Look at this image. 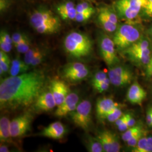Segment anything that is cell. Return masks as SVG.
Here are the masks:
<instances>
[{"instance_id": "37", "label": "cell", "mask_w": 152, "mask_h": 152, "mask_svg": "<svg viewBox=\"0 0 152 152\" xmlns=\"http://www.w3.org/2000/svg\"><path fill=\"white\" fill-rule=\"evenodd\" d=\"M45 56H46L45 51L43 50H42L38 53V55L34 58V59L33 60L31 66H36L39 64H40L42 62V61L44 60Z\"/></svg>"}, {"instance_id": "41", "label": "cell", "mask_w": 152, "mask_h": 152, "mask_svg": "<svg viewBox=\"0 0 152 152\" xmlns=\"http://www.w3.org/2000/svg\"><path fill=\"white\" fill-rule=\"evenodd\" d=\"M145 74L148 77L152 76V55L149 63L145 67Z\"/></svg>"}, {"instance_id": "8", "label": "cell", "mask_w": 152, "mask_h": 152, "mask_svg": "<svg viewBox=\"0 0 152 152\" xmlns=\"http://www.w3.org/2000/svg\"><path fill=\"white\" fill-rule=\"evenodd\" d=\"M97 23L104 32L114 33L119 26V17L113 6H101L98 10Z\"/></svg>"}, {"instance_id": "11", "label": "cell", "mask_w": 152, "mask_h": 152, "mask_svg": "<svg viewBox=\"0 0 152 152\" xmlns=\"http://www.w3.org/2000/svg\"><path fill=\"white\" fill-rule=\"evenodd\" d=\"M110 83L116 87H122L130 85L134 80V73L130 69L124 65H114L108 73Z\"/></svg>"}, {"instance_id": "34", "label": "cell", "mask_w": 152, "mask_h": 152, "mask_svg": "<svg viewBox=\"0 0 152 152\" xmlns=\"http://www.w3.org/2000/svg\"><path fill=\"white\" fill-rule=\"evenodd\" d=\"M147 144V137L144 136L142 137L137 144L132 148L131 152H146Z\"/></svg>"}, {"instance_id": "24", "label": "cell", "mask_w": 152, "mask_h": 152, "mask_svg": "<svg viewBox=\"0 0 152 152\" xmlns=\"http://www.w3.org/2000/svg\"><path fill=\"white\" fill-rule=\"evenodd\" d=\"M85 144L87 151L90 152H102L104 151L103 147L96 137L88 135L86 136Z\"/></svg>"}, {"instance_id": "29", "label": "cell", "mask_w": 152, "mask_h": 152, "mask_svg": "<svg viewBox=\"0 0 152 152\" xmlns=\"http://www.w3.org/2000/svg\"><path fill=\"white\" fill-rule=\"evenodd\" d=\"M107 77H108V76H107V74L105 72L103 71L96 72L92 77L91 81L92 87L96 86L97 85L104 81Z\"/></svg>"}, {"instance_id": "25", "label": "cell", "mask_w": 152, "mask_h": 152, "mask_svg": "<svg viewBox=\"0 0 152 152\" xmlns=\"http://www.w3.org/2000/svg\"><path fill=\"white\" fill-rule=\"evenodd\" d=\"M11 62L7 53L1 50L0 51V75H4L8 72L11 66Z\"/></svg>"}, {"instance_id": "4", "label": "cell", "mask_w": 152, "mask_h": 152, "mask_svg": "<svg viewBox=\"0 0 152 152\" xmlns=\"http://www.w3.org/2000/svg\"><path fill=\"white\" fill-rule=\"evenodd\" d=\"M145 0H117L113 5L119 19L124 23L140 24Z\"/></svg>"}, {"instance_id": "20", "label": "cell", "mask_w": 152, "mask_h": 152, "mask_svg": "<svg viewBox=\"0 0 152 152\" xmlns=\"http://www.w3.org/2000/svg\"><path fill=\"white\" fill-rule=\"evenodd\" d=\"M147 96L146 91L138 82H135L129 87L126 98L130 103L141 105Z\"/></svg>"}, {"instance_id": "40", "label": "cell", "mask_w": 152, "mask_h": 152, "mask_svg": "<svg viewBox=\"0 0 152 152\" xmlns=\"http://www.w3.org/2000/svg\"><path fill=\"white\" fill-rule=\"evenodd\" d=\"M146 121L147 125L152 126V107L148 109L146 114Z\"/></svg>"}, {"instance_id": "39", "label": "cell", "mask_w": 152, "mask_h": 152, "mask_svg": "<svg viewBox=\"0 0 152 152\" xmlns=\"http://www.w3.org/2000/svg\"><path fill=\"white\" fill-rule=\"evenodd\" d=\"M11 5V0H0V12L2 14L7 11Z\"/></svg>"}, {"instance_id": "15", "label": "cell", "mask_w": 152, "mask_h": 152, "mask_svg": "<svg viewBox=\"0 0 152 152\" xmlns=\"http://www.w3.org/2000/svg\"><path fill=\"white\" fill-rule=\"evenodd\" d=\"M33 104L34 110L37 112H49L56 106L53 95L50 89L42 92Z\"/></svg>"}, {"instance_id": "13", "label": "cell", "mask_w": 152, "mask_h": 152, "mask_svg": "<svg viewBox=\"0 0 152 152\" xmlns=\"http://www.w3.org/2000/svg\"><path fill=\"white\" fill-rule=\"evenodd\" d=\"M95 137L102 144L104 152H120L121 144L118 137L112 131L108 130L101 131Z\"/></svg>"}, {"instance_id": "27", "label": "cell", "mask_w": 152, "mask_h": 152, "mask_svg": "<svg viewBox=\"0 0 152 152\" xmlns=\"http://www.w3.org/2000/svg\"><path fill=\"white\" fill-rule=\"evenodd\" d=\"M42 50V49H40L39 48L36 47V46L31 48L26 53L24 54L25 55H24V61L26 62V64H27L28 65L31 66L33 60Z\"/></svg>"}, {"instance_id": "46", "label": "cell", "mask_w": 152, "mask_h": 152, "mask_svg": "<svg viewBox=\"0 0 152 152\" xmlns=\"http://www.w3.org/2000/svg\"></svg>"}, {"instance_id": "1", "label": "cell", "mask_w": 152, "mask_h": 152, "mask_svg": "<svg viewBox=\"0 0 152 152\" xmlns=\"http://www.w3.org/2000/svg\"><path fill=\"white\" fill-rule=\"evenodd\" d=\"M45 83L46 77L40 71L27 72L2 80L1 109L13 110L29 107L44 91Z\"/></svg>"}, {"instance_id": "12", "label": "cell", "mask_w": 152, "mask_h": 152, "mask_svg": "<svg viewBox=\"0 0 152 152\" xmlns=\"http://www.w3.org/2000/svg\"><path fill=\"white\" fill-rule=\"evenodd\" d=\"M33 117L29 112H26L14 118L10 122V132L12 137L24 136L31 129Z\"/></svg>"}, {"instance_id": "35", "label": "cell", "mask_w": 152, "mask_h": 152, "mask_svg": "<svg viewBox=\"0 0 152 152\" xmlns=\"http://www.w3.org/2000/svg\"><path fill=\"white\" fill-rule=\"evenodd\" d=\"M110 83H111L109 77H107L104 81L102 82L101 83H100L99 84H98L96 86L93 88L98 92L102 93L107 91L108 89Z\"/></svg>"}, {"instance_id": "28", "label": "cell", "mask_w": 152, "mask_h": 152, "mask_svg": "<svg viewBox=\"0 0 152 152\" xmlns=\"http://www.w3.org/2000/svg\"><path fill=\"white\" fill-rule=\"evenodd\" d=\"M31 42L28 37L24 39L20 42L15 46L18 53L21 54H25L32 48Z\"/></svg>"}, {"instance_id": "17", "label": "cell", "mask_w": 152, "mask_h": 152, "mask_svg": "<svg viewBox=\"0 0 152 152\" xmlns=\"http://www.w3.org/2000/svg\"><path fill=\"white\" fill-rule=\"evenodd\" d=\"M58 16L65 21L75 20L77 14L76 5L71 0L62 1L55 7Z\"/></svg>"}, {"instance_id": "30", "label": "cell", "mask_w": 152, "mask_h": 152, "mask_svg": "<svg viewBox=\"0 0 152 152\" xmlns=\"http://www.w3.org/2000/svg\"><path fill=\"white\" fill-rule=\"evenodd\" d=\"M77 12L85 11H95V9L92 5L86 1H82L76 5Z\"/></svg>"}, {"instance_id": "23", "label": "cell", "mask_w": 152, "mask_h": 152, "mask_svg": "<svg viewBox=\"0 0 152 152\" xmlns=\"http://www.w3.org/2000/svg\"><path fill=\"white\" fill-rule=\"evenodd\" d=\"M13 41L12 37L6 30H1L0 32V48L1 50L6 53L10 52L12 46Z\"/></svg>"}, {"instance_id": "19", "label": "cell", "mask_w": 152, "mask_h": 152, "mask_svg": "<svg viewBox=\"0 0 152 152\" xmlns=\"http://www.w3.org/2000/svg\"><path fill=\"white\" fill-rule=\"evenodd\" d=\"M118 105L112 98L104 97L99 99L96 104V113L98 119L101 121L106 120L108 114Z\"/></svg>"}, {"instance_id": "5", "label": "cell", "mask_w": 152, "mask_h": 152, "mask_svg": "<svg viewBox=\"0 0 152 152\" xmlns=\"http://www.w3.org/2000/svg\"><path fill=\"white\" fill-rule=\"evenodd\" d=\"M121 53L134 64L146 67L152 57V41L148 36H144Z\"/></svg>"}, {"instance_id": "14", "label": "cell", "mask_w": 152, "mask_h": 152, "mask_svg": "<svg viewBox=\"0 0 152 152\" xmlns=\"http://www.w3.org/2000/svg\"><path fill=\"white\" fill-rule=\"evenodd\" d=\"M80 96L76 92H70L65 100L55 112V115L59 118H63L69 115L76 109L79 104Z\"/></svg>"}, {"instance_id": "10", "label": "cell", "mask_w": 152, "mask_h": 152, "mask_svg": "<svg viewBox=\"0 0 152 152\" xmlns=\"http://www.w3.org/2000/svg\"><path fill=\"white\" fill-rule=\"evenodd\" d=\"M90 74V70L80 62H72L67 64L63 68V78L71 83H76L85 80Z\"/></svg>"}, {"instance_id": "21", "label": "cell", "mask_w": 152, "mask_h": 152, "mask_svg": "<svg viewBox=\"0 0 152 152\" xmlns=\"http://www.w3.org/2000/svg\"><path fill=\"white\" fill-rule=\"evenodd\" d=\"M10 121L7 116H3L0 119V141L1 143L11 142Z\"/></svg>"}, {"instance_id": "6", "label": "cell", "mask_w": 152, "mask_h": 152, "mask_svg": "<svg viewBox=\"0 0 152 152\" xmlns=\"http://www.w3.org/2000/svg\"><path fill=\"white\" fill-rule=\"evenodd\" d=\"M144 36L140 24L124 23L114 33L113 40L120 51L130 47Z\"/></svg>"}, {"instance_id": "44", "label": "cell", "mask_w": 152, "mask_h": 152, "mask_svg": "<svg viewBox=\"0 0 152 152\" xmlns=\"http://www.w3.org/2000/svg\"><path fill=\"white\" fill-rule=\"evenodd\" d=\"M0 152H9V148L5 144H1L0 146Z\"/></svg>"}, {"instance_id": "26", "label": "cell", "mask_w": 152, "mask_h": 152, "mask_svg": "<svg viewBox=\"0 0 152 152\" xmlns=\"http://www.w3.org/2000/svg\"><path fill=\"white\" fill-rule=\"evenodd\" d=\"M144 130L141 125H135L134 126L129 128L127 130L124 132V133L122 135V139L123 140V141L127 142L133 136L136 135V134H137L140 132Z\"/></svg>"}, {"instance_id": "18", "label": "cell", "mask_w": 152, "mask_h": 152, "mask_svg": "<svg viewBox=\"0 0 152 152\" xmlns=\"http://www.w3.org/2000/svg\"><path fill=\"white\" fill-rule=\"evenodd\" d=\"M66 133V129L65 126L60 121H56L45 127L38 134V135L55 140H59L64 137Z\"/></svg>"}, {"instance_id": "16", "label": "cell", "mask_w": 152, "mask_h": 152, "mask_svg": "<svg viewBox=\"0 0 152 152\" xmlns=\"http://www.w3.org/2000/svg\"><path fill=\"white\" fill-rule=\"evenodd\" d=\"M49 89L52 92L56 106H59L71 92L70 88L65 82L58 79L53 80L50 82Z\"/></svg>"}, {"instance_id": "38", "label": "cell", "mask_w": 152, "mask_h": 152, "mask_svg": "<svg viewBox=\"0 0 152 152\" xmlns=\"http://www.w3.org/2000/svg\"><path fill=\"white\" fill-rule=\"evenodd\" d=\"M11 37L13 41V45L15 46L19 42H20L24 39L27 38L28 36L26 34L23 33L15 32L12 35Z\"/></svg>"}, {"instance_id": "45", "label": "cell", "mask_w": 152, "mask_h": 152, "mask_svg": "<svg viewBox=\"0 0 152 152\" xmlns=\"http://www.w3.org/2000/svg\"><path fill=\"white\" fill-rule=\"evenodd\" d=\"M147 32H148V36L150 38L152 42V25L149 28Z\"/></svg>"}, {"instance_id": "31", "label": "cell", "mask_w": 152, "mask_h": 152, "mask_svg": "<svg viewBox=\"0 0 152 152\" xmlns=\"http://www.w3.org/2000/svg\"><path fill=\"white\" fill-rule=\"evenodd\" d=\"M95 13V11H85L81 12H77L75 20L80 23H85L90 20Z\"/></svg>"}, {"instance_id": "7", "label": "cell", "mask_w": 152, "mask_h": 152, "mask_svg": "<svg viewBox=\"0 0 152 152\" xmlns=\"http://www.w3.org/2000/svg\"><path fill=\"white\" fill-rule=\"evenodd\" d=\"M98 46L100 56L107 65L112 67L119 63L120 59L117 54L114 41L106 33H99Z\"/></svg>"}, {"instance_id": "43", "label": "cell", "mask_w": 152, "mask_h": 152, "mask_svg": "<svg viewBox=\"0 0 152 152\" xmlns=\"http://www.w3.org/2000/svg\"><path fill=\"white\" fill-rule=\"evenodd\" d=\"M146 152H152V136L147 137Z\"/></svg>"}, {"instance_id": "33", "label": "cell", "mask_w": 152, "mask_h": 152, "mask_svg": "<svg viewBox=\"0 0 152 152\" xmlns=\"http://www.w3.org/2000/svg\"><path fill=\"white\" fill-rule=\"evenodd\" d=\"M142 18L152 20V0H145V4L142 12Z\"/></svg>"}, {"instance_id": "2", "label": "cell", "mask_w": 152, "mask_h": 152, "mask_svg": "<svg viewBox=\"0 0 152 152\" xmlns=\"http://www.w3.org/2000/svg\"><path fill=\"white\" fill-rule=\"evenodd\" d=\"M59 16L45 7H39L31 13L29 22L32 27L39 34H53L61 27Z\"/></svg>"}, {"instance_id": "32", "label": "cell", "mask_w": 152, "mask_h": 152, "mask_svg": "<svg viewBox=\"0 0 152 152\" xmlns=\"http://www.w3.org/2000/svg\"><path fill=\"white\" fill-rule=\"evenodd\" d=\"M121 109L119 107V105L113 109L107 116L106 120H108L110 122H115L117 120L119 119L123 115Z\"/></svg>"}, {"instance_id": "36", "label": "cell", "mask_w": 152, "mask_h": 152, "mask_svg": "<svg viewBox=\"0 0 152 152\" xmlns=\"http://www.w3.org/2000/svg\"><path fill=\"white\" fill-rule=\"evenodd\" d=\"M144 136H145V130L140 132L139 133L136 134V135L133 136L129 141H127L126 142L127 145L129 147H132V148L135 147L137 144L138 141H139L141 137Z\"/></svg>"}, {"instance_id": "22", "label": "cell", "mask_w": 152, "mask_h": 152, "mask_svg": "<svg viewBox=\"0 0 152 152\" xmlns=\"http://www.w3.org/2000/svg\"><path fill=\"white\" fill-rule=\"evenodd\" d=\"M30 66L24 61L15 58L11 61L10 68L9 71V75L10 76H16L24 73L29 70Z\"/></svg>"}, {"instance_id": "3", "label": "cell", "mask_w": 152, "mask_h": 152, "mask_svg": "<svg viewBox=\"0 0 152 152\" xmlns=\"http://www.w3.org/2000/svg\"><path fill=\"white\" fill-rule=\"evenodd\" d=\"M66 53L76 59L88 56L93 50V41L84 33L73 31L68 33L63 41Z\"/></svg>"}, {"instance_id": "9", "label": "cell", "mask_w": 152, "mask_h": 152, "mask_svg": "<svg viewBox=\"0 0 152 152\" xmlns=\"http://www.w3.org/2000/svg\"><path fill=\"white\" fill-rule=\"evenodd\" d=\"M92 105L88 100L78 104L76 109L69 114L73 124L83 130L88 131L91 125Z\"/></svg>"}, {"instance_id": "42", "label": "cell", "mask_w": 152, "mask_h": 152, "mask_svg": "<svg viewBox=\"0 0 152 152\" xmlns=\"http://www.w3.org/2000/svg\"><path fill=\"white\" fill-rule=\"evenodd\" d=\"M127 122H128V126H129V128L136 125V120L135 119V118L132 115V114L130 113H129V115Z\"/></svg>"}]
</instances>
